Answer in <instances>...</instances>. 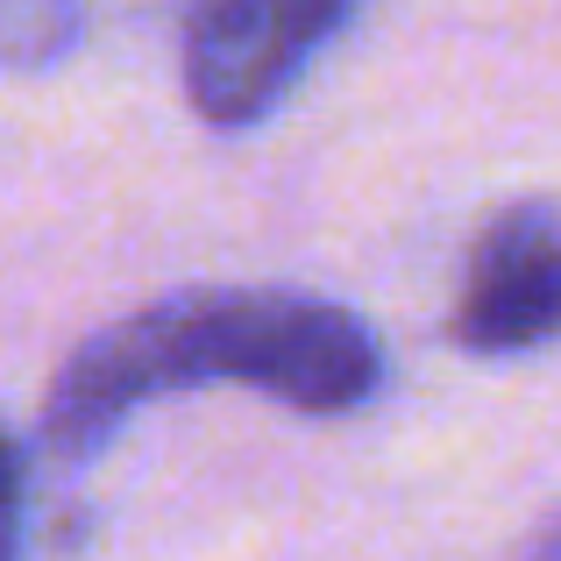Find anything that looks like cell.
Listing matches in <instances>:
<instances>
[{
  "instance_id": "cell-3",
  "label": "cell",
  "mask_w": 561,
  "mask_h": 561,
  "mask_svg": "<svg viewBox=\"0 0 561 561\" xmlns=\"http://www.w3.org/2000/svg\"><path fill=\"white\" fill-rule=\"evenodd\" d=\"M561 328V228L554 199H519L469 249L455 334L477 356H526Z\"/></svg>"
},
{
  "instance_id": "cell-4",
  "label": "cell",
  "mask_w": 561,
  "mask_h": 561,
  "mask_svg": "<svg viewBox=\"0 0 561 561\" xmlns=\"http://www.w3.org/2000/svg\"><path fill=\"white\" fill-rule=\"evenodd\" d=\"M85 0H0V65H50L79 43Z\"/></svg>"
},
{
  "instance_id": "cell-2",
  "label": "cell",
  "mask_w": 561,
  "mask_h": 561,
  "mask_svg": "<svg viewBox=\"0 0 561 561\" xmlns=\"http://www.w3.org/2000/svg\"><path fill=\"white\" fill-rule=\"evenodd\" d=\"M356 0H192L185 22V93L199 122L249 128L277 107L306 57L348 22Z\"/></svg>"
},
{
  "instance_id": "cell-1",
  "label": "cell",
  "mask_w": 561,
  "mask_h": 561,
  "mask_svg": "<svg viewBox=\"0 0 561 561\" xmlns=\"http://www.w3.org/2000/svg\"><path fill=\"white\" fill-rule=\"evenodd\" d=\"M192 383H249L291 412H356L383 383V356L348 306L306 291H164L79 342L43 398V440L79 462L136 405Z\"/></svg>"
},
{
  "instance_id": "cell-5",
  "label": "cell",
  "mask_w": 561,
  "mask_h": 561,
  "mask_svg": "<svg viewBox=\"0 0 561 561\" xmlns=\"http://www.w3.org/2000/svg\"><path fill=\"white\" fill-rule=\"evenodd\" d=\"M22 554V448L0 434V561Z\"/></svg>"
}]
</instances>
